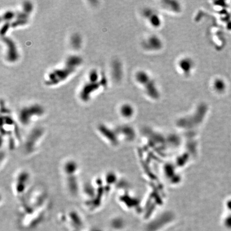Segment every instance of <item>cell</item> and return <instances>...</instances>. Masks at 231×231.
Wrapping results in <instances>:
<instances>
[{"mask_svg": "<svg viewBox=\"0 0 231 231\" xmlns=\"http://www.w3.org/2000/svg\"><path fill=\"white\" fill-rule=\"evenodd\" d=\"M82 62L83 59L79 56H70L66 59L65 66L60 69L55 70L48 74L46 83L48 85L53 86L65 80L76 71V68L81 64Z\"/></svg>", "mask_w": 231, "mask_h": 231, "instance_id": "1", "label": "cell"}, {"mask_svg": "<svg viewBox=\"0 0 231 231\" xmlns=\"http://www.w3.org/2000/svg\"><path fill=\"white\" fill-rule=\"evenodd\" d=\"M135 80L141 86L146 94L153 100H158L160 97V93L157 88L155 80L151 75L144 70H140L135 73Z\"/></svg>", "mask_w": 231, "mask_h": 231, "instance_id": "2", "label": "cell"}, {"mask_svg": "<svg viewBox=\"0 0 231 231\" xmlns=\"http://www.w3.org/2000/svg\"><path fill=\"white\" fill-rule=\"evenodd\" d=\"M44 110L42 107L39 105L27 107L23 108L19 113V120L23 125H29L34 117L42 115Z\"/></svg>", "mask_w": 231, "mask_h": 231, "instance_id": "3", "label": "cell"}, {"mask_svg": "<svg viewBox=\"0 0 231 231\" xmlns=\"http://www.w3.org/2000/svg\"><path fill=\"white\" fill-rule=\"evenodd\" d=\"M106 81L104 78H102L100 80L97 82L88 81V83L84 85L81 90L80 94L81 99L83 101H88L92 93L98 90L101 86H103V85H104L105 83L102 81Z\"/></svg>", "mask_w": 231, "mask_h": 231, "instance_id": "4", "label": "cell"}, {"mask_svg": "<svg viewBox=\"0 0 231 231\" xmlns=\"http://www.w3.org/2000/svg\"><path fill=\"white\" fill-rule=\"evenodd\" d=\"M142 16L148 24L154 29L161 26L162 20L157 11L151 8H145L142 11Z\"/></svg>", "mask_w": 231, "mask_h": 231, "instance_id": "5", "label": "cell"}, {"mask_svg": "<svg viewBox=\"0 0 231 231\" xmlns=\"http://www.w3.org/2000/svg\"><path fill=\"white\" fill-rule=\"evenodd\" d=\"M144 49L150 52H156L163 48V41L156 35H151L145 39L142 43Z\"/></svg>", "mask_w": 231, "mask_h": 231, "instance_id": "6", "label": "cell"}, {"mask_svg": "<svg viewBox=\"0 0 231 231\" xmlns=\"http://www.w3.org/2000/svg\"><path fill=\"white\" fill-rule=\"evenodd\" d=\"M195 67V63L191 57H184L177 62V67L181 74L184 76H191Z\"/></svg>", "mask_w": 231, "mask_h": 231, "instance_id": "7", "label": "cell"}, {"mask_svg": "<svg viewBox=\"0 0 231 231\" xmlns=\"http://www.w3.org/2000/svg\"><path fill=\"white\" fill-rule=\"evenodd\" d=\"M3 40L7 47L6 56L8 61L10 62L17 61L19 57V54L15 43L11 39L7 37H4Z\"/></svg>", "mask_w": 231, "mask_h": 231, "instance_id": "8", "label": "cell"}, {"mask_svg": "<svg viewBox=\"0 0 231 231\" xmlns=\"http://www.w3.org/2000/svg\"><path fill=\"white\" fill-rule=\"evenodd\" d=\"M119 111L121 116L125 118L132 117L134 112V108L129 103H125L123 104L120 108Z\"/></svg>", "mask_w": 231, "mask_h": 231, "instance_id": "9", "label": "cell"}, {"mask_svg": "<svg viewBox=\"0 0 231 231\" xmlns=\"http://www.w3.org/2000/svg\"><path fill=\"white\" fill-rule=\"evenodd\" d=\"M213 90L217 93H222L226 88V85L224 81L220 78H216L212 83Z\"/></svg>", "mask_w": 231, "mask_h": 231, "instance_id": "10", "label": "cell"}, {"mask_svg": "<svg viewBox=\"0 0 231 231\" xmlns=\"http://www.w3.org/2000/svg\"><path fill=\"white\" fill-rule=\"evenodd\" d=\"M71 44L72 47L76 49H78L79 48H80L81 45L80 36L78 34H74L72 36L71 38Z\"/></svg>", "mask_w": 231, "mask_h": 231, "instance_id": "11", "label": "cell"}, {"mask_svg": "<svg viewBox=\"0 0 231 231\" xmlns=\"http://www.w3.org/2000/svg\"><path fill=\"white\" fill-rule=\"evenodd\" d=\"M16 15V14L13 11H7L3 14L2 19L5 22H9L11 20L14 19V18H15Z\"/></svg>", "mask_w": 231, "mask_h": 231, "instance_id": "12", "label": "cell"}]
</instances>
